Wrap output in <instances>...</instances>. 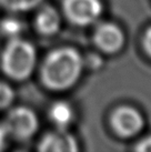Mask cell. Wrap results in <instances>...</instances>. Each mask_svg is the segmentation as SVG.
<instances>
[{"label":"cell","mask_w":151,"mask_h":152,"mask_svg":"<svg viewBox=\"0 0 151 152\" xmlns=\"http://www.w3.org/2000/svg\"><path fill=\"white\" fill-rule=\"evenodd\" d=\"M84 61L71 47H61L47 56L40 70L42 85L51 91H65L77 83Z\"/></svg>","instance_id":"obj_1"},{"label":"cell","mask_w":151,"mask_h":152,"mask_svg":"<svg viewBox=\"0 0 151 152\" xmlns=\"http://www.w3.org/2000/svg\"><path fill=\"white\" fill-rule=\"evenodd\" d=\"M36 62L37 52L32 43L19 37L10 39L1 55L2 71L13 80L28 79L34 72Z\"/></svg>","instance_id":"obj_2"},{"label":"cell","mask_w":151,"mask_h":152,"mask_svg":"<svg viewBox=\"0 0 151 152\" xmlns=\"http://www.w3.org/2000/svg\"><path fill=\"white\" fill-rule=\"evenodd\" d=\"M4 130L9 137L26 141L32 138L39 128L37 114L27 107H17L8 112L4 123Z\"/></svg>","instance_id":"obj_3"},{"label":"cell","mask_w":151,"mask_h":152,"mask_svg":"<svg viewBox=\"0 0 151 152\" xmlns=\"http://www.w3.org/2000/svg\"><path fill=\"white\" fill-rule=\"evenodd\" d=\"M63 13L76 26H89L96 22L103 11L101 0H63Z\"/></svg>","instance_id":"obj_4"},{"label":"cell","mask_w":151,"mask_h":152,"mask_svg":"<svg viewBox=\"0 0 151 152\" xmlns=\"http://www.w3.org/2000/svg\"><path fill=\"white\" fill-rule=\"evenodd\" d=\"M111 126L118 135L131 138L137 135L143 129L144 120L138 110L130 106H121L113 111Z\"/></svg>","instance_id":"obj_5"},{"label":"cell","mask_w":151,"mask_h":152,"mask_svg":"<svg viewBox=\"0 0 151 152\" xmlns=\"http://www.w3.org/2000/svg\"><path fill=\"white\" fill-rule=\"evenodd\" d=\"M96 46L106 53H116L121 50L126 38L122 29L112 22H102L93 32Z\"/></svg>","instance_id":"obj_6"},{"label":"cell","mask_w":151,"mask_h":152,"mask_svg":"<svg viewBox=\"0 0 151 152\" xmlns=\"http://www.w3.org/2000/svg\"><path fill=\"white\" fill-rule=\"evenodd\" d=\"M77 140L67 129H56L42 137L38 150L42 152H76L78 151Z\"/></svg>","instance_id":"obj_7"},{"label":"cell","mask_w":151,"mask_h":152,"mask_svg":"<svg viewBox=\"0 0 151 152\" xmlns=\"http://www.w3.org/2000/svg\"><path fill=\"white\" fill-rule=\"evenodd\" d=\"M34 27L39 34L52 36L60 30L61 17L58 10L51 6H45L38 11L34 19Z\"/></svg>","instance_id":"obj_8"},{"label":"cell","mask_w":151,"mask_h":152,"mask_svg":"<svg viewBox=\"0 0 151 152\" xmlns=\"http://www.w3.org/2000/svg\"><path fill=\"white\" fill-rule=\"evenodd\" d=\"M73 110L65 101L55 102L49 109V119L58 129H67L73 121Z\"/></svg>","instance_id":"obj_9"},{"label":"cell","mask_w":151,"mask_h":152,"mask_svg":"<svg viewBox=\"0 0 151 152\" xmlns=\"http://www.w3.org/2000/svg\"><path fill=\"white\" fill-rule=\"evenodd\" d=\"M42 2V0H0V6L12 12H25L32 10Z\"/></svg>","instance_id":"obj_10"},{"label":"cell","mask_w":151,"mask_h":152,"mask_svg":"<svg viewBox=\"0 0 151 152\" xmlns=\"http://www.w3.org/2000/svg\"><path fill=\"white\" fill-rule=\"evenodd\" d=\"M22 30H23V23L17 18H4L0 22V32L9 39L19 37Z\"/></svg>","instance_id":"obj_11"},{"label":"cell","mask_w":151,"mask_h":152,"mask_svg":"<svg viewBox=\"0 0 151 152\" xmlns=\"http://www.w3.org/2000/svg\"><path fill=\"white\" fill-rule=\"evenodd\" d=\"M15 100L13 89L4 81H0V110L10 107Z\"/></svg>","instance_id":"obj_12"},{"label":"cell","mask_w":151,"mask_h":152,"mask_svg":"<svg viewBox=\"0 0 151 152\" xmlns=\"http://www.w3.org/2000/svg\"><path fill=\"white\" fill-rule=\"evenodd\" d=\"M134 150L139 152H151V135L140 140L138 144L136 145Z\"/></svg>","instance_id":"obj_13"},{"label":"cell","mask_w":151,"mask_h":152,"mask_svg":"<svg viewBox=\"0 0 151 152\" xmlns=\"http://www.w3.org/2000/svg\"><path fill=\"white\" fill-rule=\"evenodd\" d=\"M142 46L147 55L151 58V27H149L143 34L142 38Z\"/></svg>","instance_id":"obj_14"},{"label":"cell","mask_w":151,"mask_h":152,"mask_svg":"<svg viewBox=\"0 0 151 152\" xmlns=\"http://www.w3.org/2000/svg\"><path fill=\"white\" fill-rule=\"evenodd\" d=\"M7 132L4 130V128L2 124H0V151L4 150L6 147V142H7Z\"/></svg>","instance_id":"obj_15"}]
</instances>
